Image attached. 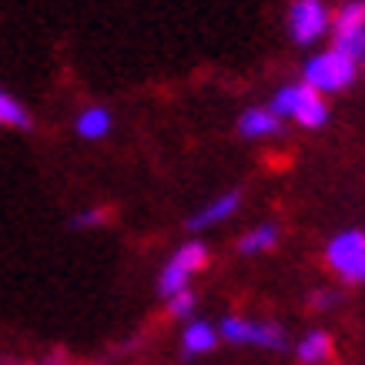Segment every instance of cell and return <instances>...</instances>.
<instances>
[{"label":"cell","instance_id":"obj_1","mask_svg":"<svg viewBox=\"0 0 365 365\" xmlns=\"http://www.w3.org/2000/svg\"><path fill=\"white\" fill-rule=\"evenodd\" d=\"M268 108L282 118V121H295L305 131H322L329 118H332V108L329 101L322 98L319 91H312L305 81H292V84H282V88L272 94Z\"/></svg>","mask_w":365,"mask_h":365},{"label":"cell","instance_id":"obj_2","mask_svg":"<svg viewBox=\"0 0 365 365\" xmlns=\"http://www.w3.org/2000/svg\"><path fill=\"white\" fill-rule=\"evenodd\" d=\"M302 81L312 91H319L322 98L342 94L359 81V64L352 57L339 54L335 47H322V51H312V57L302 64Z\"/></svg>","mask_w":365,"mask_h":365},{"label":"cell","instance_id":"obj_3","mask_svg":"<svg viewBox=\"0 0 365 365\" xmlns=\"http://www.w3.org/2000/svg\"><path fill=\"white\" fill-rule=\"evenodd\" d=\"M208 268V245L201 238H188L181 242L175 252L168 255V262L158 272V295L161 299H171L178 292L191 288V278L201 275Z\"/></svg>","mask_w":365,"mask_h":365},{"label":"cell","instance_id":"obj_4","mask_svg":"<svg viewBox=\"0 0 365 365\" xmlns=\"http://www.w3.org/2000/svg\"><path fill=\"white\" fill-rule=\"evenodd\" d=\"M285 31L292 44L312 47L325 41L332 31V11L325 0H292L285 14Z\"/></svg>","mask_w":365,"mask_h":365},{"label":"cell","instance_id":"obj_5","mask_svg":"<svg viewBox=\"0 0 365 365\" xmlns=\"http://www.w3.org/2000/svg\"><path fill=\"white\" fill-rule=\"evenodd\" d=\"M332 44L339 54L352 57L355 64H365V0H345L332 11Z\"/></svg>","mask_w":365,"mask_h":365},{"label":"cell","instance_id":"obj_6","mask_svg":"<svg viewBox=\"0 0 365 365\" xmlns=\"http://www.w3.org/2000/svg\"><path fill=\"white\" fill-rule=\"evenodd\" d=\"M362 255H365V232L362 228H345V232H335L329 238V245H325V265L332 268V275L355 285Z\"/></svg>","mask_w":365,"mask_h":365},{"label":"cell","instance_id":"obj_7","mask_svg":"<svg viewBox=\"0 0 365 365\" xmlns=\"http://www.w3.org/2000/svg\"><path fill=\"white\" fill-rule=\"evenodd\" d=\"M242 205V191L232 188V191H222V195H215L211 201H205L198 211H191L188 215V232H211V228H218L232 218L235 211Z\"/></svg>","mask_w":365,"mask_h":365},{"label":"cell","instance_id":"obj_8","mask_svg":"<svg viewBox=\"0 0 365 365\" xmlns=\"http://www.w3.org/2000/svg\"><path fill=\"white\" fill-rule=\"evenodd\" d=\"M238 134H242L245 141H272L278 134L285 131V121L278 118L268 104H255V108H245L238 114Z\"/></svg>","mask_w":365,"mask_h":365},{"label":"cell","instance_id":"obj_9","mask_svg":"<svg viewBox=\"0 0 365 365\" xmlns=\"http://www.w3.org/2000/svg\"><path fill=\"white\" fill-rule=\"evenodd\" d=\"M222 345L218 339V325L208 319H188L185 329H181V359L191 362V359H201V355H211Z\"/></svg>","mask_w":365,"mask_h":365},{"label":"cell","instance_id":"obj_10","mask_svg":"<svg viewBox=\"0 0 365 365\" xmlns=\"http://www.w3.org/2000/svg\"><path fill=\"white\" fill-rule=\"evenodd\" d=\"M114 131V111L104 108V104H84L78 114H74V134L81 141L98 144L104 138H111Z\"/></svg>","mask_w":365,"mask_h":365},{"label":"cell","instance_id":"obj_11","mask_svg":"<svg viewBox=\"0 0 365 365\" xmlns=\"http://www.w3.org/2000/svg\"><path fill=\"white\" fill-rule=\"evenodd\" d=\"M332 355H335V339L325 329H309L295 342L299 365H325V362H332Z\"/></svg>","mask_w":365,"mask_h":365},{"label":"cell","instance_id":"obj_12","mask_svg":"<svg viewBox=\"0 0 365 365\" xmlns=\"http://www.w3.org/2000/svg\"><path fill=\"white\" fill-rule=\"evenodd\" d=\"M278 238H282V232H278L275 222L255 225V228H248V232L238 235V255H245V258H258V255H268V252H272V248L278 245Z\"/></svg>","mask_w":365,"mask_h":365},{"label":"cell","instance_id":"obj_13","mask_svg":"<svg viewBox=\"0 0 365 365\" xmlns=\"http://www.w3.org/2000/svg\"><path fill=\"white\" fill-rule=\"evenodd\" d=\"M0 124L11 131H34V114L17 94L0 88Z\"/></svg>","mask_w":365,"mask_h":365},{"label":"cell","instance_id":"obj_14","mask_svg":"<svg viewBox=\"0 0 365 365\" xmlns=\"http://www.w3.org/2000/svg\"><path fill=\"white\" fill-rule=\"evenodd\" d=\"M252 349H265V352H285L288 349V335H285V325H278L272 319H262V322H252V339H248Z\"/></svg>","mask_w":365,"mask_h":365},{"label":"cell","instance_id":"obj_15","mask_svg":"<svg viewBox=\"0 0 365 365\" xmlns=\"http://www.w3.org/2000/svg\"><path fill=\"white\" fill-rule=\"evenodd\" d=\"M111 222V208H104V205H88V208H81L71 215V232H98L104 225Z\"/></svg>","mask_w":365,"mask_h":365},{"label":"cell","instance_id":"obj_16","mask_svg":"<svg viewBox=\"0 0 365 365\" xmlns=\"http://www.w3.org/2000/svg\"><path fill=\"white\" fill-rule=\"evenodd\" d=\"M215 325H218V339L228 345H248L252 339V319H245V315H225Z\"/></svg>","mask_w":365,"mask_h":365},{"label":"cell","instance_id":"obj_17","mask_svg":"<svg viewBox=\"0 0 365 365\" xmlns=\"http://www.w3.org/2000/svg\"><path fill=\"white\" fill-rule=\"evenodd\" d=\"M165 309H168V315L178 319V322L195 319V312H198V295H195V288H185V292H178V295L165 299Z\"/></svg>","mask_w":365,"mask_h":365},{"label":"cell","instance_id":"obj_18","mask_svg":"<svg viewBox=\"0 0 365 365\" xmlns=\"http://www.w3.org/2000/svg\"><path fill=\"white\" fill-rule=\"evenodd\" d=\"M309 305L315 312H329L339 305V292H329V288H322V292H312L309 295Z\"/></svg>","mask_w":365,"mask_h":365},{"label":"cell","instance_id":"obj_19","mask_svg":"<svg viewBox=\"0 0 365 365\" xmlns=\"http://www.w3.org/2000/svg\"><path fill=\"white\" fill-rule=\"evenodd\" d=\"M27 365H64V359L57 352H51V355H44V359H37V362H27Z\"/></svg>","mask_w":365,"mask_h":365},{"label":"cell","instance_id":"obj_20","mask_svg":"<svg viewBox=\"0 0 365 365\" xmlns=\"http://www.w3.org/2000/svg\"><path fill=\"white\" fill-rule=\"evenodd\" d=\"M0 365H27V362H24V359H17V355H7V352H4V355H0Z\"/></svg>","mask_w":365,"mask_h":365},{"label":"cell","instance_id":"obj_21","mask_svg":"<svg viewBox=\"0 0 365 365\" xmlns=\"http://www.w3.org/2000/svg\"><path fill=\"white\" fill-rule=\"evenodd\" d=\"M355 285H365V255H362V262H359V275H355Z\"/></svg>","mask_w":365,"mask_h":365}]
</instances>
